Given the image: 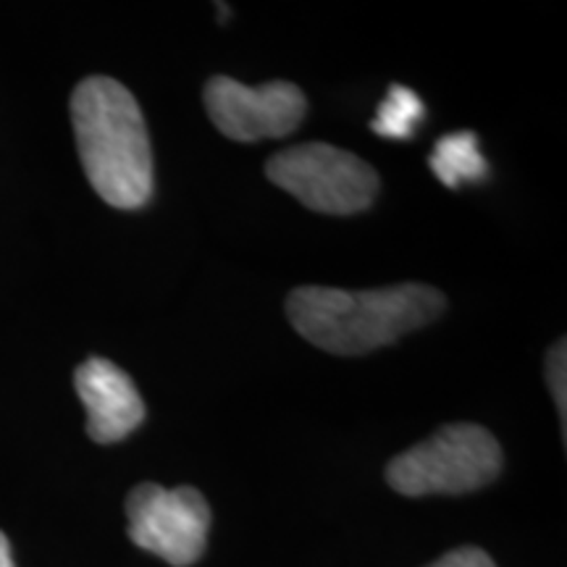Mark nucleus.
Listing matches in <instances>:
<instances>
[{"mask_svg":"<svg viewBox=\"0 0 567 567\" xmlns=\"http://www.w3.org/2000/svg\"><path fill=\"white\" fill-rule=\"evenodd\" d=\"M446 297L429 284L384 289L297 287L287 297L295 331L331 354H368L423 329L444 313Z\"/></svg>","mask_w":567,"mask_h":567,"instance_id":"obj_1","label":"nucleus"},{"mask_svg":"<svg viewBox=\"0 0 567 567\" xmlns=\"http://www.w3.org/2000/svg\"><path fill=\"white\" fill-rule=\"evenodd\" d=\"M71 126L87 182L118 210L153 195V147L137 97L111 76H87L71 92Z\"/></svg>","mask_w":567,"mask_h":567,"instance_id":"obj_2","label":"nucleus"},{"mask_svg":"<svg viewBox=\"0 0 567 567\" xmlns=\"http://www.w3.org/2000/svg\"><path fill=\"white\" fill-rule=\"evenodd\" d=\"M502 471V446L478 423H450L386 465V484L405 496L467 494Z\"/></svg>","mask_w":567,"mask_h":567,"instance_id":"obj_3","label":"nucleus"},{"mask_svg":"<svg viewBox=\"0 0 567 567\" xmlns=\"http://www.w3.org/2000/svg\"><path fill=\"white\" fill-rule=\"evenodd\" d=\"M266 176L284 193L295 195L305 208L326 216H352L371 208L379 193L373 166L342 147L305 142L276 153L266 163Z\"/></svg>","mask_w":567,"mask_h":567,"instance_id":"obj_4","label":"nucleus"},{"mask_svg":"<svg viewBox=\"0 0 567 567\" xmlns=\"http://www.w3.org/2000/svg\"><path fill=\"white\" fill-rule=\"evenodd\" d=\"M126 520L132 544L166 559L168 565L189 567L205 551L210 507L193 486L140 484L126 499Z\"/></svg>","mask_w":567,"mask_h":567,"instance_id":"obj_5","label":"nucleus"},{"mask_svg":"<svg viewBox=\"0 0 567 567\" xmlns=\"http://www.w3.org/2000/svg\"><path fill=\"white\" fill-rule=\"evenodd\" d=\"M203 97L213 126L234 142L281 140L292 134L308 113L305 92L292 82L247 87L218 74L205 84Z\"/></svg>","mask_w":567,"mask_h":567,"instance_id":"obj_6","label":"nucleus"},{"mask_svg":"<svg viewBox=\"0 0 567 567\" xmlns=\"http://www.w3.org/2000/svg\"><path fill=\"white\" fill-rule=\"evenodd\" d=\"M74 386L87 410V434L97 444H116L145 421V402L134 381L105 358H90L76 368Z\"/></svg>","mask_w":567,"mask_h":567,"instance_id":"obj_7","label":"nucleus"},{"mask_svg":"<svg viewBox=\"0 0 567 567\" xmlns=\"http://www.w3.org/2000/svg\"><path fill=\"white\" fill-rule=\"evenodd\" d=\"M431 172L446 187H460L463 182H478L488 174L484 155L478 151V137L471 132L446 134L436 142L429 158Z\"/></svg>","mask_w":567,"mask_h":567,"instance_id":"obj_8","label":"nucleus"},{"mask_svg":"<svg viewBox=\"0 0 567 567\" xmlns=\"http://www.w3.org/2000/svg\"><path fill=\"white\" fill-rule=\"evenodd\" d=\"M423 116L425 109L421 97L413 90L394 84V87H389L384 103L375 111L371 126L375 134L386 140H410L415 134V126L423 122Z\"/></svg>","mask_w":567,"mask_h":567,"instance_id":"obj_9","label":"nucleus"},{"mask_svg":"<svg viewBox=\"0 0 567 567\" xmlns=\"http://www.w3.org/2000/svg\"><path fill=\"white\" fill-rule=\"evenodd\" d=\"M565 375H567V360H565V339H559V342L551 347L549 350V358H547V381H549V389H551V396H555V405H557V413H559V421L565 425Z\"/></svg>","mask_w":567,"mask_h":567,"instance_id":"obj_10","label":"nucleus"},{"mask_svg":"<svg viewBox=\"0 0 567 567\" xmlns=\"http://www.w3.org/2000/svg\"><path fill=\"white\" fill-rule=\"evenodd\" d=\"M425 567H496L494 559L486 555L484 549L478 547H460V549H452L442 555L439 559H434L431 565Z\"/></svg>","mask_w":567,"mask_h":567,"instance_id":"obj_11","label":"nucleus"},{"mask_svg":"<svg viewBox=\"0 0 567 567\" xmlns=\"http://www.w3.org/2000/svg\"><path fill=\"white\" fill-rule=\"evenodd\" d=\"M0 567H13L11 544H9V538H6L3 530H0Z\"/></svg>","mask_w":567,"mask_h":567,"instance_id":"obj_12","label":"nucleus"}]
</instances>
